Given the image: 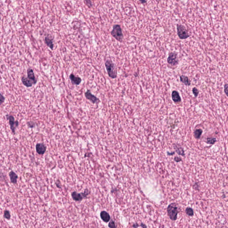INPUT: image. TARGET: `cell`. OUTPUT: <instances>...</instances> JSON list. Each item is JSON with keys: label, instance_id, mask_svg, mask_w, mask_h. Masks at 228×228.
<instances>
[{"label": "cell", "instance_id": "26", "mask_svg": "<svg viewBox=\"0 0 228 228\" xmlns=\"http://www.w3.org/2000/svg\"><path fill=\"white\" fill-rule=\"evenodd\" d=\"M84 2V3H85V4H86L88 7L91 8L92 7V2H91V1H90V0H85Z\"/></svg>", "mask_w": 228, "mask_h": 228}, {"label": "cell", "instance_id": "32", "mask_svg": "<svg viewBox=\"0 0 228 228\" xmlns=\"http://www.w3.org/2000/svg\"><path fill=\"white\" fill-rule=\"evenodd\" d=\"M1 19V12H0V20Z\"/></svg>", "mask_w": 228, "mask_h": 228}, {"label": "cell", "instance_id": "16", "mask_svg": "<svg viewBox=\"0 0 228 228\" xmlns=\"http://www.w3.org/2000/svg\"><path fill=\"white\" fill-rule=\"evenodd\" d=\"M45 43L48 47L51 49V50H53L54 45L52 39H51L48 37H46L45 38Z\"/></svg>", "mask_w": 228, "mask_h": 228}, {"label": "cell", "instance_id": "24", "mask_svg": "<svg viewBox=\"0 0 228 228\" xmlns=\"http://www.w3.org/2000/svg\"><path fill=\"white\" fill-rule=\"evenodd\" d=\"M27 125L29 128H33L36 126V124L34 121H30L27 122Z\"/></svg>", "mask_w": 228, "mask_h": 228}, {"label": "cell", "instance_id": "25", "mask_svg": "<svg viewBox=\"0 0 228 228\" xmlns=\"http://www.w3.org/2000/svg\"><path fill=\"white\" fill-rule=\"evenodd\" d=\"M192 91H193V94L194 95L195 97H197V96H198V94H199V91L197 89V88H193V89L192 90Z\"/></svg>", "mask_w": 228, "mask_h": 228}, {"label": "cell", "instance_id": "10", "mask_svg": "<svg viewBox=\"0 0 228 228\" xmlns=\"http://www.w3.org/2000/svg\"><path fill=\"white\" fill-rule=\"evenodd\" d=\"M69 78L71 81V83L73 85H79L82 82V79L81 78L76 76L73 74H71L70 75Z\"/></svg>", "mask_w": 228, "mask_h": 228}, {"label": "cell", "instance_id": "5", "mask_svg": "<svg viewBox=\"0 0 228 228\" xmlns=\"http://www.w3.org/2000/svg\"><path fill=\"white\" fill-rule=\"evenodd\" d=\"M177 35L181 39H186L189 37L190 36L185 26L181 24H177Z\"/></svg>", "mask_w": 228, "mask_h": 228}, {"label": "cell", "instance_id": "2", "mask_svg": "<svg viewBox=\"0 0 228 228\" xmlns=\"http://www.w3.org/2000/svg\"><path fill=\"white\" fill-rule=\"evenodd\" d=\"M179 212L178 207L175 203L171 204L168 207V215L170 219L172 221H175L177 220Z\"/></svg>", "mask_w": 228, "mask_h": 228}, {"label": "cell", "instance_id": "18", "mask_svg": "<svg viewBox=\"0 0 228 228\" xmlns=\"http://www.w3.org/2000/svg\"><path fill=\"white\" fill-rule=\"evenodd\" d=\"M174 147L175 152H177V154H178L179 155H181V156H185V152H184L183 148H181V147L178 145H174Z\"/></svg>", "mask_w": 228, "mask_h": 228}, {"label": "cell", "instance_id": "20", "mask_svg": "<svg viewBox=\"0 0 228 228\" xmlns=\"http://www.w3.org/2000/svg\"><path fill=\"white\" fill-rule=\"evenodd\" d=\"M185 213L188 216H190V217L193 216V214H194V211H193V208L190 207H187L186 208Z\"/></svg>", "mask_w": 228, "mask_h": 228}, {"label": "cell", "instance_id": "7", "mask_svg": "<svg viewBox=\"0 0 228 228\" xmlns=\"http://www.w3.org/2000/svg\"><path fill=\"white\" fill-rule=\"evenodd\" d=\"M89 194V192L87 189L85 190L84 193H78L76 192H74L72 193V197L74 200L76 201H80L85 197L87 196V195Z\"/></svg>", "mask_w": 228, "mask_h": 228}, {"label": "cell", "instance_id": "12", "mask_svg": "<svg viewBox=\"0 0 228 228\" xmlns=\"http://www.w3.org/2000/svg\"><path fill=\"white\" fill-rule=\"evenodd\" d=\"M27 78H28V79L31 80L33 81L34 82V84H36L37 82V80L35 76H34L33 70L31 68H29L27 70Z\"/></svg>", "mask_w": 228, "mask_h": 228}, {"label": "cell", "instance_id": "21", "mask_svg": "<svg viewBox=\"0 0 228 228\" xmlns=\"http://www.w3.org/2000/svg\"><path fill=\"white\" fill-rule=\"evenodd\" d=\"M4 217L8 220L11 219V213L8 210H5L4 212Z\"/></svg>", "mask_w": 228, "mask_h": 228}, {"label": "cell", "instance_id": "9", "mask_svg": "<svg viewBox=\"0 0 228 228\" xmlns=\"http://www.w3.org/2000/svg\"><path fill=\"white\" fill-rule=\"evenodd\" d=\"M35 148L37 154L40 155H44L47 150V147L43 143H37Z\"/></svg>", "mask_w": 228, "mask_h": 228}, {"label": "cell", "instance_id": "17", "mask_svg": "<svg viewBox=\"0 0 228 228\" xmlns=\"http://www.w3.org/2000/svg\"><path fill=\"white\" fill-rule=\"evenodd\" d=\"M100 217L104 222H109L110 220V216L109 214L106 211L102 212L100 214Z\"/></svg>", "mask_w": 228, "mask_h": 228}, {"label": "cell", "instance_id": "29", "mask_svg": "<svg viewBox=\"0 0 228 228\" xmlns=\"http://www.w3.org/2000/svg\"><path fill=\"white\" fill-rule=\"evenodd\" d=\"M224 91H225V93L226 94V95H228L227 94H228V84L227 83L225 84L224 85Z\"/></svg>", "mask_w": 228, "mask_h": 228}, {"label": "cell", "instance_id": "4", "mask_svg": "<svg viewBox=\"0 0 228 228\" xmlns=\"http://www.w3.org/2000/svg\"><path fill=\"white\" fill-rule=\"evenodd\" d=\"M6 117L7 120H8L10 128H11L12 132L13 133V134L15 135L16 130L19 125L18 121L15 120L14 116L12 115L7 114L6 115Z\"/></svg>", "mask_w": 228, "mask_h": 228}, {"label": "cell", "instance_id": "19", "mask_svg": "<svg viewBox=\"0 0 228 228\" xmlns=\"http://www.w3.org/2000/svg\"><path fill=\"white\" fill-rule=\"evenodd\" d=\"M203 131L200 129H197L195 130L194 132V136L196 138L198 139L200 138V136H201L202 133Z\"/></svg>", "mask_w": 228, "mask_h": 228}, {"label": "cell", "instance_id": "30", "mask_svg": "<svg viewBox=\"0 0 228 228\" xmlns=\"http://www.w3.org/2000/svg\"><path fill=\"white\" fill-rule=\"evenodd\" d=\"M175 160L176 162H180V161H181V159L180 157H175Z\"/></svg>", "mask_w": 228, "mask_h": 228}, {"label": "cell", "instance_id": "27", "mask_svg": "<svg viewBox=\"0 0 228 228\" xmlns=\"http://www.w3.org/2000/svg\"><path fill=\"white\" fill-rule=\"evenodd\" d=\"M5 97L3 96L2 94H1V93L0 92V105H2L5 102Z\"/></svg>", "mask_w": 228, "mask_h": 228}, {"label": "cell", "instance_id": "28", "mask_svg": "<svg viewBox=\"0 0 228 228\" xmlns=\"http://www.w3.org/2000/svg\"><path fill=\"white\" fill-rule=\"evenodd\" d=\"M108 226L110 228H116L115 222L113 221H110L109 224Z\"/></svg>", "mask_w": 228, "mask_h": 228}, {"label": "cell", "instance_id": "6", "mask_svg": "<svg viewBox=\"0 0 228 228\" xmlns=\"http://www.w3.org/2000/svg\"><path fill=\"white\" fill-rule=\"evenodd\" d=\"M178 53L176 52H172L168 55L167 62L171 66H177L178 64L179 60L177 58Z\"/></svg>", "mask_w": 228, "mask_h": 228}, {"label": "cell", "instance_id": "1", "mask_svg": "<svg viewBox=\"0 0 228 228\" xmlns=\"http://www.w3.org/2000/svg\"><path fill=\"white\" fill-rule=\"evenodd\" d=\"M107 74L112 79H116L117 77V71L115 64L111 60H107L105 63Z\"/></svg>", "mask_w": 228, "mask_h": 228}, {"label": "cell", "instance_id": "3", "mask_svg": "<svg viewBox=\"0 0 228 228\" xmlns=\"http://www.w3.org/2000/svg\"><path fill=\"white\" fill-rule=\"evenodd\" d=\"M110 34L116 40L122 42L124 39V35L122 33V29L120 25H114L112 30L110 32Z\"/></svg>", "mask_w": 228, "mask_h": 228}, {"label": "cell", "instance_id": "11", "mask_svg": "<svg viewBox=\"0 0 228 228\" xmlns=\"http://www.w3.org/2000/svg\"><path fill=\"white\" fill-rule=\"evenodd\" d=\"M9 177L11 180V183L12 184H17V181H18V175L14 171H11L9 173Z\"/></svg>", "mask_w": 228, "mask_h": 228}, {"label": "cell", "instance_id": "14", "mask_svg": "<svg viewBox=\"0 0 228 228\" xmlns=\"http://www.w3.org/2000/svg\"><path fill=\"white\" fill-rule=\"evenodd\" d=\"M171 98L174 102L175 103L180 102L181 100L179 93L177 91H173L171 93Z\"/></svg>", "mask_w": 228, "mask_h": 228}, {"label": "cell", "instance_id": "31", "mask_svg": "<svg viewBox=\"0 0 228 228\" xmlns=\"http://www.w3.org/2000/svg\"><path fill=\"white\" fill-rule=\"evenodd\" d=\"M140 2H141L142 4H144V3H146L147 1H140Z\"/></svg>", "mask_w": 228, "mask_h": 228}, {"label": "cell", "instance_id": "23", "mask_svg": "<svg viewBox=\"0 0 228 228\" xmlns=\"http://www.w3.org/2000/svg\"><path fill=\"white\" fill-rule=\"evenodd\" d=\"M0 181L5 182L6 183V176L0 170Z\"/></svg>", "mask_w": 228, "mask_h": 228}, {"label": "cell", "instance_id": "15", "mask_svg": "<svg viewBox=\"0 0 228 228\" xmlns=\"http://www.w3.org/2000/svg\"><path fill=\"white\" fill-rule=\"evenodd\" d=\"M180 81L185 86H189L191 85V81L187 76L182 75L180 77Z\"/></svg>", "mask_w": 228, "mask_h": 228}, {"label": "cell", "instance_id": "22", "mask_svg": "<svg viewBox=\"0 0 228 228\" xmlns=\"http://www.w3.org/2000/svg\"><path fill=\"white\" fill-rule=\"evenodd\" d=\"M217 141V139L215 138H208L207 139V143L210 145H214Z\"/></svg>", "mask_w": 228, "mask_h": 228}, {"label": "cell", "instance_id": "8", "mask_svg": "<svg viewBox=\"0 0 228 228\" xmlns=\"http://www.w3.org/2000/svg\"><path fill=\"white\" fill-rule=\"evenodd\" d=\"M85 96L87 99L91 101L93 103H98L100 101L99 99L95 95H93L90 90H87V91L85 93Z\"/></svg>", "mask_w": 228, "mask_h": 228}, {"label": "cell", "instance_id": "13", "mask_svg": "<svg viewBox=\"0 0 228 228\" xmlns=\"http://www.w3.org/2000/svg\"><path fill=\"white\" fill-rule=\"evenodd\" d=\"M22 82L24 85L27 87H30L34 84V82L28 79L27 77H23L22 78Z\"/></svg>", "mask_w": 228, "mask_h": 228}]
</instances>
